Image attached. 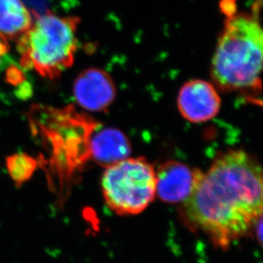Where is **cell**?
<instances>
[{
    "label": "cell",
    "mask_w": 263,
    "mask_h": 263,
    "mask_svg": "<svg viewBox=\"0 0 263 263\" xmlns=\"http://www.w3.org/2000/svg\"><path fill=\"white\" fill-rule=\"evenodd\" d=\"M181 220L228 248L255 228L263 215V166L243 149L218 155L181 203Z\"/></svg>",
    "instance_id": "6da1fadb"
},
{
    "label": "cell",
    "mask_w": 263,
    "mask_h": 263,
    "mask_svg": "<svg viewBox=\"0 0 263 263\" xmlns=\"http://www.w3.org/2000/svg\"><path fill=\"white\" fill-rule=\"evenodd\" d=\"M259 7L226 19L213 55L210 74L221 91L255 93L261 91L263 26Z\"/></svg>",
    "instance_id": "7a4b0ae2"
},
{
    "label": "cell",
    "mask_w": 263,
    "mask_h": 263,
    "mask_svg": "<svg viewBox=\"0 0 263 263\" xmlns=\"http://www.w3.org/2000/svg\"><path fill=\"white\" fill-rule=\"evenodd\" d=\"M80 22L76 16L51 12L36 15L28 30L19 37L21 64L46 78L61 76L73 64Z\"/></svg>",
    "instance_id": "3957f363"
},
{
    "label": "cell",
    "mask_w": 263,
    "mask_h": 263,
    "mask_svg": "<svg viewBox=\"0 0 263 263\" xmlns=\"http://www.w3.org/2000/svg\"><path fill=\"white\" fill-rule=\"evenodd\" d=\"M101 185L110 210L119 215H135L154 200L156 170L144 158H126L106 167Z\"/></svg>",
    "instance_id": "277c9868"
},
{
    "label": "cell",
    "mask_w": 263,
    "mask_h": 263,
    "mask_svg": "<svg viewBox=\"0 0 263 263\" xmlns=\"http://www.w3.org/2000/svg\"><path fill=\"white\" fill-rule=\"evenodd\" d=\"M221 99L212 83L192 80L183 85L178 96L179 111L193 123L209 122L220 112Z\"/></svg>",
    "instance_id": "5b68a950"
},
{
    "label": "cell",
    "mask_w": 263,
    "mask_h": 263,
    "mask_svg": "<svg viewBox=\"0 0 263 263\" xmlns=\"http://www.w3.org/2000/svg\"><path fill=\"white\" fill-rule=\"evenodd\" d=\"M202 171L177 161H167L156 170L157 194L170 203H182L190 197Z\"/></svg>",
    "instance_id": "8992f818"
},
{
    "label": "cell",
    "mask_w": 263,
    "mask_h": 263,
    "mask_svg": "<svg viewBox=\"0 0 263 263\" xmlns=\"http://www.w3.org/2000/svg\"><path fill=\"white\" fill-rule=\"evenodd\" d=\"M76 101L84 109L101 111L109 106L116 97V87L105 71L89 68L76 79L73 86Z\"/></svg>",
    "instance_id": "52a82bcc"
},
{
    "label": "cell",
    "mask_w": 263,
    "mask_h": 263,
    "mask_svg": "<svg viewBox=\"0 0 263 263\" xmlns=\"http://www.w3.org/2000/svg\"><path fill=\"white\" fill-rule=\"evenodd\" d=\"M89 148L90 157L105 167L126 159L131 152L126 135L115 128L97 131L90 139Z\"/></svg>",
    "instance_id": "ba28073f"
},
{
    "label": "cell",
    "mask_w": 263,
    "mask_h": 263,
    "mask_svg": "<svg viewBox=\"0 0 263 263\" xmlns=\"http://www.w3.org/2000/svg\"><path fill=\"white\" fill-rule=\"evenodd\" d=\"M32 23L33 17L23 0H0V34L6 40L19 38Z\"/></svg>",
    "instance_id": "9c48e42d"
},
{
    "label": "cell",
    "mask_w": 263,
    "mask_h": 263,
    "mask_svg": "<svg viewBox=\"0 0 263 263\" xmlns=\"http://www.w3.org/2000/svg\"><path fill=\"white\" fill-rule=\"evenodd\" d=\"M36 165L35 160L24 153L12 155L6 159L8 172L16 185H23L31 177Z\"/></svg>",
    "instance_id": "30bf717a"
},
{
    "label": "cell",
    "mask_w": 263,
    "mask_h": 263,
    "mask_svg": "<svg viewBox=\"0 0 263 263\" xmlns=\"http://www.w3.org/2000/svg\"><path fill=\"white\" fill-rule=\"evenodd\" d=\"M238 0H220L221 12L228 17H231L238 12Z\"/></svg>",
    "instance_id": "8fae6325"
},
{
    "label": "cell",
    "mask_w": 263,
    "mask_h": 263,
    "mask_svg": "<svg viewBox=\"0 0 263 263\" xmlns=\"http://www.w3.org/2000/svg\"><path fill=\"white\" fill-rule=\"evenodd\" d=\"M8 81L10 83L16 84L22 81V72L15 67H10L7 71Z\"/></svg>",
    "instance_id": "7c38bea8"
},
{
    "label": "cell",
    "mask_w": 263,
    "mask_h": 263,
    "mask_svg": "<svg viewBox=\"0 0 263 263\" xmlns=\"http://www.w3.org/2000/svg\"><path fill=\"white\" fill-rule=\"evenodd\" d=\"M255 228H256L257 239H258L259 243H261V246L263 247V215L259 219L258 221L255 226Z\"/></svg>",
    "instance_id": "4fadbf2b"
},
{
    "label": "cell",
    "mask_w": 263,
    "mask_h": 263,
    "mask_svg": "<svg viewBox=\"0 0 263 263\" xmlns=\"http://www.w3.org/2000/svg\"><path fill=\"white\" fill-rule=\"evenodd\" d=\"M1 62H2V59H0V64H1Z\"/></svg>",
    "instance_id": "5bb4252c"
}]
</instances>
